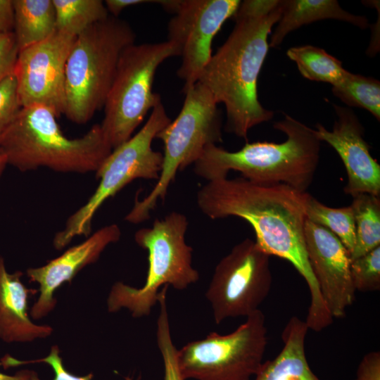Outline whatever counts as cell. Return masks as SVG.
<instances>
[{
  "mask_svg": "<svg viewBox=\"0 0 380 380\" xmlns=\"http://www.w3.org/2000/svg\"><path fill=\"white\" fill-rule=\"evenodd\" d=\"M283 184H260L242 177L208 181L197 191L201 212L211 220L236 217L251 224L255 243L270 256L289 261L305 279L310 294L305 322L320 331L333 322L312 272L306 250L305 201Z\"/></svg>",
  "mask_w": 380,
  "mask_h": 380,
  "instance_id": "obj_1",
  "label": "cell"
},
{
  "mask_svg": "<svg viewBox=\"0 0 380 380\" xmlns=\"http://www.w3.org/2000/svg\"><path fill=\"white\" fill-rule=\"evenodd\" d=\"M284 2H241L233 16V30L212 55L198 80L217 104L224 105L226 130L245 139L252 127L273 117V112L258 100V79L269 49L268 35L280 19Z\"/></svg>",
  "mask_w": 380,
  "mask_h": 380,
  "instance_id": "obj_2",
  "label": "cell"
},
{
  "mask_svg": "<svg viewBox=\"0 0 380 380\" xmlns=\"http://www.w3.org/2000/svg\"><path fill=\"white\" fill-rule=\"evenodd\" d=\"M274 128L285 134L284 141L247 142L234 152L216 144L207 146L194 164L195 174L208 182L227 177L234 170L254 183L283 184L306 192L317 167L321 141L314 129L289 115Z\"/></svg>",
  "mask_w": 380,
  "mask_h": 380,
  "instance_id": "obj_3",
  "label": "cell"
},
{
  "mask_svg": "<svg viewBox=\"0 0 380 380\" xmlns=\"http://www.w3.org/2000/svg\"><path fill=\"white\" fill-rule=\"evenodd\" d=\"M56 118L44 106L23 107L0 137L8 164L22 172L39 167L64 173L96 172L113 150L101 125H93L82 137L69 138Z\"/></svg>",
  "mask_w": 380,
  "mask_h": 380,
  "instance_id": "obj_4",
  "label": "cell"
},
{
  "mask_svg": "<svg viewBox=\"0 0 380 380\" xmlns=\"http://www.w3.org/2000/svg\"><path fill=\"white\" fill-rule=\"evenodd\" d=\"M188 224L183 213L172 211L136 232L135 242L148 252L145 284L136 288L115 282L107 299L108 312L127 309L133 317L148 316L162 287L184 290L198 281L199 273L192 265L193 249L185 239Z\"/></svg>",
  "mask_w": 380,
  "mask_h": 380,
  "instance_id": "obj_5",
  "label": "cell"
},
{
  "mask_svg": "<svg viewBox=\"0 0 380 380\" xmlns=\"http://www.w3.org/2000/svg\"><path fill=\"white\" fill-rule=\"evenodd\" d=\"M129 25L109 15L79 35L67 60L63 114L76 124H85L103 108L120 56L134 44Z\"/></svg>",
  "mask_w": 380,
  "mask_h": 380,
  "instance_id": "obj_6",
  "label": "cell"
},
{
  "mask_svg": "<svg viewBox=\"0 0 380 380\" xmlns=\"http://www.w3.org/2000/svg\"><path fill=\"white\" fill-rule=\"evenodd\" d=\"M184 93V101L177 117L156 136L164 145L159 178L148 194L135 199L125 217L130 223L147 220L158 201L165 199L177 172L194 165L207 146L222 141L221 115L210 92L197 82Z\"/></svg>",
  "mask_w": 380,
  "mask_h": 380,
  "instance_id": "obj_7",
  "label": "cell"
},
{
  "mask_svg": "<svg viewBox=\"0 0 380 380\" xmlns=\"http://www.w3.org/2000/svg\"><path fill=\"white\" fill-rule=\"evenodd\" d=\"M170 121L160 101L141 129L112 150L95 172L99 183L94 192L55 235L53 244L56 249H63L76 236H89L96 211L131 182L137 179H158L163 157V153L153 149L152 142Z\"/></svg>",
  "mask_w": 380,
  "mask_h": 380,
  "instance_id": "obj_8",
  "label": "cell"
},
{
  "mask_svg": "<svg viewBox=\"0 0 380 380\" xmlns=\"http://www.w3.org/2000/svg\"><path fill=\"white\" fill-rule=\"evenodd\" d=\"M177 56V47L169 41L132 44L123 50L100 124L113 149L130 139L148 112L161 101L153 91L155 74L164 61Z\"/></svg>",
  "mask_w": 380,
  "mask_h": 380,
  "instance_id": "obj_9",
  "label": "cell"
},
{
  "mask_svg": "<svg viewBox=\"0 0 380 380\" xmlns=\"http://www.w3.org/2000/svg\"><path fill=\"white\" fill-rule=\"evenodd\" d=\"M267 345L265 316L258 310L231 333L211 332L177 349V365L184 380H250Z\"/></svg>",
  "mask_w": 380,
  "mask_h": 380,
  "instance_id": "obj_10",
  "label": "cell"
},
{
  "mask_svg": "<svg viewBox=\"0 0 380 380\" xmlns=\"http://www.w3.org/2000/svg\"><path fill=\"white\" fill-rule=\"evenodd\" d=\"M270 257L247 238L219 261L205 291L217 324L260 310L272 287Z\"/></svg>",
  "mask_w": 380,
  "mask_h": 380,
  "instance_id": "obj_11",
  "label": "cell"
},
{
  "mask_svg": "<svg viewBox=\"0 0 380 380\" xmlns=\"http://www.w3.org/2000/svg\"><path fill=\"white\" fill-rule=\"evenodd\" d=\"M239 0H177L168 23L167 41L179 51L178 77L183 92L196 84L212 56V43L223 23L236 13Z\"/></svg>",
  "mask_w": 380,
  "mask_h": 380,
  "instance_id": "obj_12",
  "label": "cell"
},
{
  "mask_svg": "<svg viewBox=\"0 0 380 380\" xmlns=\"http://www.w3.org/2000/svg\"><path fill=\"white\" fill-rule=\"evenodd\" d=\"M76 36L56 30L19 51L14 73L22 107L42 106L57 118L65 109V67Z\"/></svg>",
  "mask_w": 380,
  "mask_h": 380,
  "instance_id": "obj_13",
  "label": "cell"
},
{
  "mask_svg": "<svg viewBox=\"0 0 380 380\" xmlns=\"http://www.w3.org/2000/svg\"><path fill=\"white\" fill-rule=\"evenodd\" d=\"M305 240L308 260L324 303L333 317L346 314L355 297L350 253L327 229L308 220Z\"/></svg>",
  "mask_w": 380,
  "mask_h": 380,
  "instance_id": "obj_14",
  "label": "cell"
},
{
  "mask_svg": "<svg viewBox=\"0 0 380 380\" xmlns=\"http://www.w3.org/2000/svg\"><path fill=\"white\" fill-rule=\"evenodd\" d=\"M334 106L337 117L332 130L317 124L314 132L340 156L347 173L345 194L352 197L360 194L380 196V165L369 152L362 124L350 109Z\"/></svg>",
  "mask_w": 380,
  "mask_h": 380,
  "instance_id": "obj_15",
  "label": "cell"
},
{
  "mask_svg": "<svg viewBox=\"0 0 380 380\" xmlns=\"http://www.w3.org/2000/svg\"><path fill=\"white\" fill-rule=\"evenodd\" d=\"M120 236L118 225L105 226L46 265L27 269L30 281L36 282L39 286V296L31 308V317L38 319L51 312L56 305V291L65 282L70 283L84 267L98 260L106 248L117 242Z\"/></svg>",
  "mask_w": 380,
  "mask_h": 380,
  "instance_id": "obj_16",
  "label": "cell"
},
{
  "mask_svg": "<svg viewBox=\"0 0 380 380\" xmlns=\"http://www.w3.org/2000/svg\"><path fill=\"white\" fill-rule=\"evenodd\" d=\"M23 272L9 273L0 257V338L6 343L31 342L49 336L53 329L38 325L28 315V298L38 290L27 289L23 283Z\"/></svg>",
  "mask_w": 380,
  "mask_h": 380,
  "instance_id": "obj_17",
  "label": "cell"
},
{
  "mask_svg": "<svg viewBox=\"0 0 380 380\" xmlns=\"http://www.w3.org/2000/svg\"><path fill=\"white\" fill-rule=\"evenodd\" d=\"M308 331L305 320L292 317L282 331L281 350L274 359L263 362L255 380H321L308 362L305 348Z\"/></svg>",
  "mask_w": 380,
  "mask_h": 380,
  "instance_id": "obj_18",
  "label": "cell"
},
{
  "mask_svg": "<svg viewBox=\"0 0 380 380\" xmlns=\"http://www.w3.org/2000/svg\"><path fill=\"white\" fill-rule=\"evenodd\" d=\"M327 19L347 22L361 29L369 27L365 17L348 13L336 0H285L269 47H277L289 33L304 25Z\"/></svg>",
  "mask_w": 380,
  "mask_h": 380,
  "instance_id": "obj_19",
  "label": "cell"
},
{
  "mask_svg": "<svg viewBox=\"0 0 380 380\" xmlns=\"http://www.w3.org/2000/svg\"><path fill=\"white\" fill-rule=\"evenodd\" d=\"M13 34L19 51L47 39L56 30L53 0H13Z\"/></svg>",
  "mask_w": 380,
  "mask_h": 380,
  "instance_id": "obj_20",
  "label": "cell"
},
{
  "mask_svg": "<svg viewBox=\"0 0 380 380\" xmlns=\"http://www.w3.org/2000/svg\"><path fill=\"white\" fill-rule=\"evenodd\" d=\"M355 242L350 261L380 246V198L369 194L353 197Z\"/></svg>",
  "mask_w": 380,
  "mask_h": 380,
  "instance_id": "obj_21",
  "label": "cell"
},
{
  "mask_svg": "<svg viewBox=\"0 0 380 380\" xmlns=\"http://www.w3.org/2000/svg\"><path fill=\"white\" fill-rule=\"evenodd\" d=\"M305 78L334 85L348 72L342 63L324 49L312 45L291 47L286 52Z\"/></svg>",
  "mask_w": 380,
  "mask_h": 380,
  "instance_id": "obj_22",
  "label": "cell"
},
{
  "mask_svg": "<svg viewBox=\"0 0 380 380\" xmlns=\"http://www.w3.org/2000/svg\"><path fill=\"white\" fill-rule=\"evenodd\" d=\"M56 30L77 36L110 15L101 0H53Z\"/></svg>",
  "mask_w": 380,
  "mask_h": 380,
  "instance_id": "obj_23",
  "label": "cell"
},
{
  "mask_svg": "<svg viewBox=\"0 0 380 380\" xmlns=\"http://www.w3.org/2000/svg\"><path fill=\"white\" fill-rule=\"evenodd\" d=\"M305 208L306 220L329 230L351 253L355 242V225L350 205L330 208L307 193Z\"/></svg>",
  "mask_w": 380,
  "mask_h": 380,
  "instance_id": "obj_24",
  "label": "cell"
},
{
  "mask_svg": "<svg viewBox=\"0 0 380 380\" xmlns=\"http://www.w3.org/2000/svg\"><path fill=\"white\" fill-rule=\"evenodd\" d=\"M331 91L346 105L364 108L380 120L379 80L348 71L340 82L332 85Z\"/></svg>",
  "mask_w": 380,
  "mask_h": 380,
  "instance_id": "obj_25",
  "label": "cell"
},
{
  "mask_svg": "<svg viewBox=\"0 0 380 380\" xmlns=\"http://www.w3.org/2000/svg\"><path fill=\"white\" fill-rule=\"evenodd\" d=\"M158 303L160 310L157 319L156 341L163 362L164 380H184L177 365V348L171 336L167 295L165 293L159 294Z\"/></svg>",
  "mask_w": 380,
  "mask_h": 380,
  "instance_id": "obj_26",
  "label": "cell"
},
{
  "mask_svg": "<svg viewBox=\"0 0 380 380\" xmlns=\"http://www.w3.org/2000/svg\"><path fill=\"white\" fill-rule=\"evenodd\" d=\"M350 274L355 291H378L380 289V246L350 261Z\"/></svg>",
  "mask_w": 380,
  "mask_h": 380,
  "instance_id": "obj_27",
  "label": "cell"
},
{
  "mask_svg": "<svg viewBox=\"0 0 380 380\" xmlns=\"http://www.w3.org/2000/svg\"><path fill=\"white\" fill-rule=\"evenodd\" d=\"M14 72L0 81V137L22 109Z\"/></svg>",
  "mask_w": 380,
  "mask_h": 380,
  "instance_id": "obj_28",
  "label": "cell"
},
{
  "mask_svg": "<svg viewBox=\"0 0 380 380\" xmlns=\"http://www.w3.org/2000/svg\"><path fill=\"white\" fill-rule=\"evenodd\" d=\"M8 365H18L28 363L45 362L51 366L54 372V378L53 380H91L93 374L91 373L85 376H77L69 372L63 365L62 358L60 355V350L57 346H53L51 348V351L48 356L38 360L19 361L14 359H8ZM28 380H41L37 374L34 371H30ZM125 380H134L130 376H126ZM134 380H141V377H138Z\"/></svg>",
  "mask_w": 380,
  "mask_h": 380,
  "instance_id": "obj_29",
  "label": "cell"
},
{
  "mask_svg": "<svg viewBox=\"0 0 380 380\" xmlns=\"http://www.w3.org/2000/svg\"><path fill=\"white\" fill-rule=\"evenodd\" d=\"M18 53L13 32L0 34V81L14 72Z\"/></svg>",
  "mask_w": 380,
  "mask_h": 380,
  "instance_id": "obj_30",
  "label": "cell"
},
{
  "mask_svg": "<svg viewBox=\"0 0 380 380\" xmlns=\"http://www.w3.org/2000/svg\"><path fill=\"white\" fill-rule=\"evenodd\" d=\"M355 380H380V353H367L360 361Z\"/></svg>",
  "mask_w": 380,
  "mask_h": 380,
  "instance_id": "obj_31",
  "label": "cell"
},
{
  "mask_svg": "<svg viewBox=\"0 0 380 380\" xmlns=\"http://www.w3.org/2000/svg\"><path fill=\"white\" fill-rule=\"evenodd\" d=\"M14 10L13 0H0V34L13 32Z\"/></svg>",
  "mask_w": 380,
  "mask_h": 380,
  "instance_id": "obj_32",
  "label": "cell"
},
{
  "mask_svg": "<svg viewBox=\"0 0 380 380\" xmlns=\"http://www.w3.org/2000/svg\"><path fill=\"white\" fill-rule=\"evenodd\" d=\"M151 1L146 0H106L104 4L108 13H110L111 16L118 18L120 13L127 7Z\"/></svg>",
  "mask_w": 380,
  "mask_h": 380,
  "instance_id": "obj_33",
  "label": "cell"
},
{
  "mask_svg": "<svg viewBox=\"0 0 380 380\" xmlns=\"http://www.w3.org/2000/svg\"><path fill=\"white\" fill-rule=\"evenodd\" d=\"M30 370H21L14 375H8L0 372V380H28Z\"/></svg>",
  "mask_w": 380,
  "mask_h": 380,
  "instance_id": "obj_34",
  "label": "cell"
},
{
  "mask_svg": "<svg viewBox=\"0 0 380 380\" xmlns=\"http://www.w3.org/2000/svg\"><path fill=\"white\" fill-rule=\"evenodd\" d=\"M7 165H8L7 158L2 149L0 148V178Z\"/></svg>",
  "mask_w": 380,
  "mask_h": 380,
  "instance_id": "obj_35",
  "label": "cell"
}]
</instances>
